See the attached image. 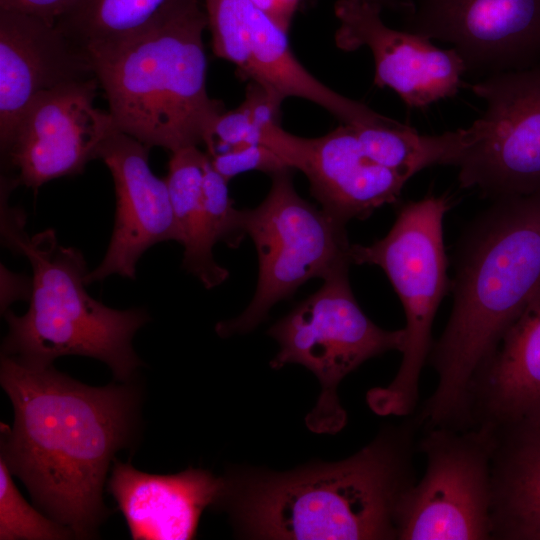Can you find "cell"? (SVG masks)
Segmentation results:
<instances>
[{"label": "cell", "instance_id": "d4e9b609", "mask_svg": "<svg viewBox=\"0 0 540 540\" xmlns=\"http://www.w3.org/2000/svg\"><path fill=\"white\" fill-rule=\"evenodd\" d=\"M227 181L209 161L203 180V199L209 214L215 242L237 247L246 235L241 222V210L236 209L229 194Z\"/></svg>", "mask_w": 540, "mask_h": 540}, {"label": "cell", "instance_id": "44dd1931", "mask_svg": "<svg viewBox=\"0 0 540 540\" xmlns=\"http://www.w3.org/2000/svg\"><path fill=\"white\" fill-rule=\"evenodd\" d=\"M198 5L200 0H79L55 26L89 55L122 46Z\"/></svg>", "mask_w": 540, "mask_h": 540}, {"label": "cell", "instance_id": "e0dca14e", "mask_svg": "<svg viewBox=\"0 0 540 540\" xmlns=\"http://www.w3.org/2000/svg\"><path fill=\"white\" fill-rule=\"evenodd\" d=\"M96 77L88 56L55 25L0 10V148L41 93Z\"/></svg>", "mask_w": 540, "mask_h": 540}, {"label": "cell", "instance_id": "30bf717a", "mask_svg": "<svg viewBox=\"0 0 540 540\" xmlns=\"http://www.w3.org/2000/svg\"><path fill=\"white\" fill-rule=\"evenodd\" d=\"M485 110L464 130L460 187L497 200L540 192V63L478 80Z\"/></svg>", "mask_w": 540, "mask_h": 540}, {"label": "cell", "instance_id": "d6986e66", "mask_svg": "<svg viewBox=\"0 0 540 540\" xmlns=\"http://www.w3.org/2000/svg\"><path fill=\"white\" fill-rule=\"evenodd\" d=\"M227 490L222 478L206 470L157 475L117 459L107 482L134 540L194 538L202 512Z\"/></svg>", "mask_w": 540, "mask_h": 540}, {"label": "cell", "instance_id": "9c48e42d", "mask_svg": "<svg viewBox=\"0 0 540 540\" xmlns=\"http://www.w3.org/2000/svg\"><path fill=\"white\" fill-rule=\"evenodd\" d=\"M423 477L404 496L399 540H492L496 437L482 428L422 430Z\"/></svg>", "mask_w": 540, "mask_h": 540}, {"label": "cell", "instance_id": "603a6c76", "mask_svg": "<svg viewBox=\"0 0 540 540\" xmlns=\"http://www.w3.org/2000/svg\"><path fill=\"white\" fill-rule=\"evenodd\" d=\"M351 127L370 159L408 180L427 167L457 166L464 144L463 129L423 135L386 116L374 123Z\"/></svg>", "mask_w": 540, "mask_h": 540}, {"label": "cell", "instance_id": "6da1fadb", "mask_svg": "<svg viewBox=\"0 0 540 540\" xmlns=\"http://www.w3.org/2000/svg\"><path fill=\"white\" fill-rule=\"evenodd\" d=\"M0 383L14 409L1 423V458L46 515L78 538L107 515L109 465L134 440L139 392L130 383L91 387L57 371L1 355Z\"/></svg>", "mask_w": 540, "mask_h": 540}, {"label": "cell", "instance_id": "7402d4cb", "mask_svg": "<svg viewBox=\"0 0 540 540\" xmlns=\"http://www.w3.org/2000/svg\"><path fill=\"white\" fill-rule=\"evenodd\" d=\"M209 155L198 146L171 153L165 178L178 229L184 247L182 267L197 277L205 288L222 284L229 276L214 259L216 244L209 214L203 199V180Z\"/></svg>", "mask_w": 540, "mask_h": 540}, {"label": "cell", "instance_id": "5b68a950", "mask_svg": "<svg viewBox=\"0 0 540 540\" xmlns=\"http://www.w3.org/2000/svg\"><path fill=\"white\" fill-rule=\"evenodd\" d=\"M15 254L30 261L33 290L24 315L2 313L9 330L1 355L34 367L65 355L91 357L108 365L116 380L130 382L141 365L132 339L149 320L147 311L113 309L92 298L82 252L62 245L54 229L25 234Z\"/></svg>", "mask_w": 540, "mask_h": 540}, {"label": "cell", "instance_id": "4fadbf2b", "mask_svg": "<svg viewBox=\"0 0 540 540\" xmlns=\"http://www.w3.org/2000/svg\"><path fill=\"white\" fill-rule=\"evenodd\" d=\"M405 29L440 40L480 79L540 63V0H412Z\"/></svg>", "mask_w": 540, "mask_h": 540}, {"label": "cell", "instance_id": "7a4b0ae2", "mask_svg": "<svg viewBox=\"0 0 540 540\" xmlns=\"http://www.w3.org/2000/svg\"><path fill=\"white\" fill-rule=\"evenodd\" d=\"M450 283L453 306L428 363L437 374L417 410L423 428H470L475 377L540 290V192L493 200L464 231Z\"/></svg>", "mask_w": 540, "mask_h": 540}, {"label": "cell", "instance_id": "4dcf8cb0", "mask_svg": "<svg viewBox=\"0 0 540 540\" xmlns=\"http://www.w3.org/2000/svg\"><path fill=\"white\" fill-rule=\"evenodd\" d=\"M379 8L388 9L394 12H399L402 15L409 13L412 10V0H367Z\"/></svg>", "mask_w": 540, "mask_h": 540}, {"label": "cell", "instance_id": "f546056e", "mask_svg": "<svg viewBox=\"0 0 540 540\" xmlns=\"http://www.w3.org/2000/svg\"><path fill=\"white\" fill-rule=\"evenodd\" d=\"M255 7L270 17L288 32L302 0H249Z\"/></svg>", "mask_w": 540, "mask_h": 540}, {"label": "cell", "instance_id": "ac0fdd59", "mask_svg": "<svg viewBox=\"0 0 540 540\" xmlns=\"http://www.w3.org/2000/svg\"><path fill=\"white\" fill-rule=\"evenodd\" d=\"M470 428H540V290L474 379Z\"/></svg>", "mask_w": 540, "mask_h": 540}, {"label": "cell", "instance_id": "cb8c5ba5", "mask_svg": "<svg viewBox=\"0 0 540 540\" xmlns=\"http://www.w3.org/2000/svg\"><path fill=\"white\" fill-rule=\"evenodd\" d=\"M0 457V539L63 540L76 537L67 526L44 516L20 494Z\"/></svg>", "mask_w": 540, "mask_h": 540}, {"label": "cell", "instance_id": "7c38bea8", "mask_svg": "<svg viewBox=\"0 0 540 540\" xmlns=\"http://www.w3.org/2000/svg\"><path fill=\"white\" fill-rule=\"evenodd\" d=\"M98 87L93 77L45 91L31 102L1 151L2 165L19 185L37 190L81 174L97 158L104 139L117 130L109 111L94 105Z\"/></svg>", "mask_w": 540, "mask_h": 540}, {"label": "cell", "instance_id": "83f0119b", "mask_svg": "<svg viewBox=\"0 0 540 540\" xmlns=\"http://www.w3.org/2000/svg\"><path fill=\"white\" fill-rule=\"evenodd\" d=\"M78 2L79 0H0V10L23 13L55 25Z\"/></svg>", "mask_w": 540, "mask_h": 540}, {"label": "cell", "instance_id": "ffe728a7", "mask_svg": "<svg viewBox=\"0 0 540 540\" xmlns=\"http://www.w3.org/2000/svg\"><path fill=\"white\" fill-rule=\"evenodd\" d=\"M495 437L492 539L540 540V428Z\"/></svg>", "mask_w": 540, "mask_h": 540}, {"label": "cell", "instance_id": "8992f818", "mask_svg": "<svg viewBox=\"0 0 540 540\" xmlns=\"http://www.w3.org/2000/svg\"><path fill=\"white\" fill-rule=\"evenodd\" d=\"M446 195H427L403 204L389 232L370 245L351 244V263L376 265L387 275L404 309L406 325L402 361L393 380L366 394L380 416H409L417 410L419 379L433 345L432 327L450 288L443 243Z\"/></svg>", "mask_w": 540, "mask_h": 540}, {"label": "cell", "instance_id": "ba28073f", "mask_svg": "<svg viewBox=\"0 0 540 540\" xmlns=\"http://www.w3.org/2000/svg\"><path fill=\"white\" fill-rule=\"evenodd\" d=\"M291 170L272 174L261 204L241 210L243 230L257 250L258 282L247 308L238 317L217 323L220 337L253 330L276 303L305 282L352 264L345 225L298 195Z\"/></svg>", "mask_w": 540, "mask_h": 540}, {"label": "cell", "instance_id": "484cf974", "mask_svg": "<svg viewBox=\"0 0 540 540\" xmlns=\"http://www.w3.org/2000/svg\"><path fill=\"white\" fill-rule=\"evenodd\" d=\"M262 131L259 130L248 111L241 103L238 107L221 113L211 125L203 144L207 154L213 156L230 149L261 144Z\"/></svg>", "mask_w": 540, "mask_h": 540}, {"label": "cell", "instance_id": "3957f363", "mask_svg": "<svg viewBox=\"0 0 540 540\" xmlns=\"http://www.w3.org/2000/svg\"><path fill=\"white\" fill-rule=\"evenodd\" d=\"M419 432L414 412L345 460L258 481L238 502V520L260 538L397 539Z\"/></svg>", "mask_w": 540, "mask_h": 540}, {"label": "cell", "instance_id": "9a60e30c", "mask_svg": "<svg viewBox=\"0 0 540 540\" xmlns=\"http://www.w3.org/2000/svg\"><path fill=\"white\" fill-rule=\"evenodd\" d=\"M381 12L367 0H337L336 46L347 52L367 47L375 64L374 84L392 89L409 108L454 96L466 73L455 49H441L426 37L390 28Z\"/></svg>", "mask_w": 540, "mask_h": 540}, {"label": "cell", "instance_id": "2e32d148", "mask_svg": "<svg viewBox=\"0 0 540 540\" xmlns=\"http://www.w3.org/2000/svg\"><path fill=\"white\" fill-rule=\"evenodd\" d=\"M149 149L137 139L111 132L100 145L97 158L110 170L116 197L111 240L101 263L86 276V283L117 274L135 279L136 265L153 245L179 240L165 179L149 165Z\"/></svg>", "mask_w": 540, "mask_h": 540}, {"label": "cell", "instance_id": "f1b7e54d", "mask_svg": "<svg viewBox=\"0 0 540 540\" xmlns=\"http://www.w3.org/2000/svg\"><path fill=\"white\" fill-rule=\"evenodd\" d=\"M1 313L17 301H30L33 281L24 274H18L1 264Z\"/></svg>", "mask_w": 540, "mask_h": 540}, {"label": "cell", "instance_id": "277c9868", "mask_svg": "<svg viewBox=\"0 0 540 540\" xmlns=\"http://www.w3.org/2000/svg\"><path fill=\"white\" fill-rule=\"evenodd\" d=\"M207 27L201 4L122 46L87 55L117 130L171 153L203 144L225 111L207 91Z\"/></svg>", "mask_w": 540, "mask_h": 540}, {"label": "cell", "instance_id": "8fae6325", "mask_svg": "<svg viewBox=\"0 0 540 540\" xmlns=\"http://www.w3.org/2000/svg\"><path fill=\"white\" fill-rule=\"evenodd\" d=\"M215 56L229 61L243 81L263 87L281 103L289 97L311 101L342 124L361 125L378 114L315 78L292 52L287 31L249 0H204Z\"/></svg>", "mask_w": 540, "mask_h": 540}, {"label": "cell", "instance_id": "5bb4252c", "mask_svg": "<svg viewBox=\"0 0 540 540\" xmlns=\"http://www.w3.org/2000/svg\"><path fill=\"white\" fill-rule=\"evenodd\" d=\"M261 143L287 166L303 172L321 209L344 225L396 202L408 181L370 159L350 125L304 138L273 124L265 128Z\"/></svg>", "mask_w": 540, "mask_h": 540}, {"label": "cell", "instance_id": "4316f807", "mask_svg": "<svg viewBox=\"0 0 540 540\" xmlns=\"http://www.w3.org/2000/svg\"><path fill=\"white\" fill-rule=\"evenodd\" d=\"M212 166L227 181L243 172L257 170L270 176L290 168L271 149L262 144H248L209 156Z\"/></svg>", "mask_w": 540, "mask_h": 540}, {"label": "cell", "instance_id": "52a82bcc", "mask_svg": "<svg viewBox=\"0 0 540 540\" xmlns=\"http://www.w3.org/2000/svg\"><path fill=\"white\" fill-rule=\"evenodd\" d=\"M349 266L330 272L319 290L268 331L279 344L271 367L301 364L321 384L317 404L306 417L308 428L316 433H336L346 424L337 396L340 382L370 358L402 352L405 342L404 328L383 329L363 312L350 286Z\"/></svg>", "mask_w": 540, "mask_h": 540}]
</instances>
